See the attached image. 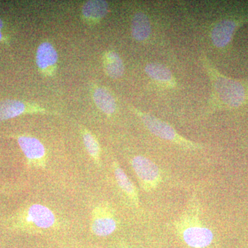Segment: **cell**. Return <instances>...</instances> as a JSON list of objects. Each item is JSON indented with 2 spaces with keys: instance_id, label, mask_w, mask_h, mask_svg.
I'll list each match as a JSON object with an SVG mask.
<instances>
[{
  "instance_id": "cell-15",
  "label": "cell",
  "mask_w": 248,
  "mask_h": 248,
  "mask_svg": "<svg viewBox=\"0 0 248 248\" xmlns=\"http://www.w3.org/2000/svg\"><path fill=\"white\" fill-rule=\"evenodd\" d=\"M108 12L107 1L101 0L89 1L83 6L82 14L86 19L97 21L102 19Z\"/></svg>"
},
{
  "instance_id": "cell-18",
  "label": "cell",
  "mask_w": 248,
  "mask_h": 248,
  "mask_svg": "<svg viewBox=\"0 0 248 248\" xmlns=\"http://www.w3.org/2000/svg\"><path fill=\"white\" fill-rule=\"evenodd\" d=\"M3 27V22L2 20H1V18H0V41L1 40V37H2V35H1V29H2Z\"/></svg>"
},
{
  "instance_id": "cell-5",
  "label": "cell",
  "mask_w": 248,
  "mask_h": 248,
  "mask_svg": "<svg viewBox=\"0 0 248 248\" xmlns=\"http://www.w3.org/2000/svg\"><path fill=\"white\" fill-rule=\"evenodd\" d=\"M134 172L138 177L142 190L153 192L163 181L162 172L156 163L142 155H137L131 159Z\"/></svg>"
},
{
  "instance_id": "cell-8",
  "label": "cell",
  "mask_w": 248,
  "mask_h": 248,
  "mask_svg": "<svg viewBox=\"0 0 248 248\" xmlns=\"http://www.w3.org/2000/svg\"><path fill=\"white\" fill-rule=\"evenodd\" d=\"M18 143L28 159L37 167H44L45 164L46 150L40 140L32 137H20Z\"/></svg>"
},
{
  "instance_id": "cell-3",
  "label": "cell",
  "mask_w": 248,
  "mask_h": 248,
  "mask_svg": "<svg viewBox=\"0 0 248 248\" xmlns=\"http://www.w3.org/2000/svg\"><path fill=\"white\" fill-rule=\"evenodd\" d=\"M146 128L155 136L180 147L186 151H197L203 149V145L184 138L170 124L147 112L133 108Z\"/></svg>"
},
{
  "instance_id": "cell-4",
  "label": "cell",
  "mask_w": 248,
  "mask_h": 248,
  "mask_svg": "<svg viewBox=\"0 0 248 248\" xmlns=\"http://www.w3.org/2000/svg\"><path fill=\"white\" fill-rule=\"evenodd\" d=\"M248 23V15L228 16L214 23L210 31V39L214 46L226 50L232 45L239 28Z\"/></svg>"
},
{
  "instance_id": "cell-17",
  "label": "cell",
  "mask_w": 248,
  "mask_h": 248,
  "mask_svg": "<svg viewBox=\"0 0 248 248\" xmlns=\"http://www.w3.org/2000/svg\"><path fill=\"white\" fill-rule=\"evenodd\" d=\"M84 143L88 153L94 160V163L98 166L100 165L101 148L99 142L96 138L89 131L83 133Z\"/></svg>"
},
{
  "instance_id": "cell-14",
  "label": "cell",
  "mask_w": 248,
  "mask_h": 248,
  "mask_svg": "<svg viewBox=\"0 0 248 248\" xmlns=\"http://www.w3.org/2000/svg\"><path fill=\"white\" fill-rule=\"evenodd\" d=\"M93 99L96 105L104 113L108 115L115 113L117 109L115 98L107 90L102 88L96 89L93 94Z\"/></svg>"
},
{
  "instance_id": "cell-12",
  "label": "cell",
  "mask_w": 248,
  "mask_h": 248,
  "mask_svg": "<svg viewBox=\"0 0 248 248\" xmlns=\"http://www.w3.org/2000/svg\"><path fill=\"white\" fill-rule=\"evenodd\" d=\"M104 66L108 76L118 79L124 73V62L120 55L114 51L107 52L104 57Z\"/></svg>"
},
{
  "instance_id": "cell-2",
  "label": "cell",
  "mask_w": 248,
  "mask_h": 248,
  "mask_svg": "<svg viewBox=\"0 0 248 248\" xmlns=\"http://www.w3.org/2000/svg\"><path fill=\"white\" fill-rule=\"evenodd\" d=\"M201 213L200 200L195 193L174 221L177 236L189 248H208L213 244V231L203 224Z\"/></svg>"
},
{
  "instance_id": "cell-1",
  "label": "cell",
  "mask_w": 248,
  "mask_h": 248,
  "mask_svg": "<svg viewBox=\"0 0 248 248\" xmlns=\"http://www.w3.org/2000/svg\"><path fill=\"white\" fill-rule=\"evenodd\" d=\"M201 62L211 84V94L205 115L218 111L235 110L248 104V80L224 76L203 54L201 57Z\"/></svg>"
},
{
  "instance_id": "cell-7",
  "label": "cell",
  "mask_w": 248,
  "mask_h": 248,
  "mask_svg": "<svg viewBox=\"0 0 248 248\" xmlns=\"http://www.w3.org/2000/svg\"><path fill=\"white\" fill-rule=\"evenodd\" d=\"M27 220L35 228L50 229L55 226L56 217L50 209L40 204H33L28 209Z\"/></svg>"
},
{
  "instance_id": "cell-10",
  "label": "cell",
  "mask_w": 248,
  "mask_h": 248,
  "mask_svg": "<svg viewBox=\"0 0 248 248\" xmlns=\"http://www.w3.org/2000/svg\"><path fill=\"white\" fill-rule=\"evenodd\" d=\"M112 168H113L116 182L121 190L124 192V195L126 196L129 201L133 203L134 206L138 208H140V196H139V192L136 186L130 180V178L125 174L117 161H114Z\"/></svg>"
},
{
  "instance_id": "cell-13",
  "label": "cell",
  "mask_w": 248,
  "mask_h": 248,
  "mask_svg": "<svg viewBox=\"0 0 248 248\" xmlns=\"http://www.w3.org/2000/svg\"><path fill=\"white\" fill-rule=\"evenodd\" d=\"M58 53L53 46L44 42L38 47L37 52V66L41 69H46L54 66L58 61Z\"/></svg>"
},
{
  "instance_id": "cell-9",
  "label": "cell",
  "mask_w": 248,
  "mask_h": 248,
  "mask_svg": "<svg viewBox=\"0 0 248 248\" xmlns=\"http://www.w3.org/2000/svg\"><path fill=\"white\" fill-rule=\"evenodd\" d=\"M147 76L165 89H174L177 81L169 68L159 62H151L145 66Z\"/></svg>"
},
{
  "instance_id": "cell-11",
  "label": "cell",
  "mask_w": 248,
  "mask_h": 248,
  "mask_svg": "<svg viewBox=\"0 0 248 248\" xmlns=\"http://www.w3.org/2000/svg\"><path fill=\"white\" fill-rule=\"evenodd\" d=\"M132 35L138 42H145L151 37L152 25L148 15L143 12L135 14L132 20Z\"/></svg>"
},
{
  "instance_id": "cell-16",
  "label": "cell",
  "mask_w": 248,
  "mask_h": 248,
  "mask_svg": "<svg viewBox=\"0 0 248 248\" xmlns=\"http://www.w3.org/2000/svg\"><path fill=\"white\" fill-rule=\"evenodd\" d=\"M26 110L25 105L17 100H6L0 103V121L9 120L21 115Z\"/></svg>"
},
{
  "instance_id": "cell-19",
  "label": "cell",
  "mask_w": 248,
  "mask_h": 248,
  "mask_svg": "<svg viewBox=\"0 0 248 248\" xmlns=\"http://www.w3.org/2000/svg\"><path fill=\"white\" fill-rule=\"evenodd\" d=\"M118 248H129L128 246H127L126 244H124V243H121L120 246H119Z\"/></svg>"
},
{
  "instance_id": "cell-6",
  "label": "cell",
  "mask_w": 248,
  "mask_h": 248,
  "mask_svg": "<svg viewBox=\"0 0 248 248\" xmlns=\"http://www.w3.org/2000/svg\"><path fill=\"white\" fill-rule=\"evenodd\" d=\"M118 223L115 212L110 204H99L93 212L91 231L97 236H110L117 229Z\"/></svg>"
}]
</instances>
